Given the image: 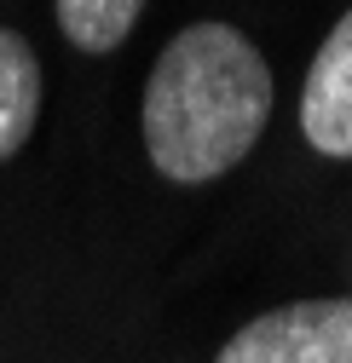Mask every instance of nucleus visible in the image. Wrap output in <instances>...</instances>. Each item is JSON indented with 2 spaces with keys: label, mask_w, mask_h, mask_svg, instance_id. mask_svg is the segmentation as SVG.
I'll return each instance as SVG.
<instances>
[{
  "label": "nucleus",
  "mask_w": 352,
  "mask_h": 363,
  "mask_svg": "<svg viewBox=\"0 0 352 363\" xmlns=\"http://www.w3.org/2000/svg\"><path fill=\"white\" fill-rule=\"evenodd\" d=\"M40 121V58L29 40L0 29V162H12Z\"/></svg>",
  "instance_id": "4"
},
{
  "label": "nucleus",
  "mask_w": 352,
  "mask_h": 363,
  "mask_svg": "<svg viewBox=\"0 0 352 363\" xmlns=\"http://www.w3.org/2000/svg\"><path fill=\"white\" fill-rule=\"evenodd\" d=\"M53 12H58V29L81 52H116L133 35L145 0H53Z\"/></svg>",
  "instance_id": "5"
},
{
  "label": "nucleus",
  "mask_w": 352,
  "mask_h": 363,
  "mask_svg": "<svg viewBox=\"0 0 352 363\" xmlns=\"http://www.w3.org/2000/svg\"><path fill=\"white\" fill-rule=\"evenodd\" d=\"M214 363H352V294L260 311L219 346Z\"/></svg>",
  "instance_id": "2"
},
{
  "label": "nucleus",
  "mask_w": 352,
  "mask_h": 363,
  "mask_svg": "<svg viewBox=\"0 0 352 363\" xmlns=\"http://www.w3.org/2000/svg\"><path fill=\"white\" fill-rule=\"evenodd\" d=\"M272 121V69L231 23H191L145 81V150L173 185L231 173Z\"/></svg>",
  "instance_id": "1"
},
{
  "label": "nucleus",
  "mask_w": 352,
  "mask_h": 363,
  "mask_svg": "<svg viewBox=\"0 0 352 363\" xmlns=\"http://www.w3.org/2000/svg\"><path fill=\"white\" fill-rule=\"evenodd\" d=\"M300 133L318 156L352 162V12L324 35L300 86Z\"/></svg>",
  "instance_id": "3"
}]
</instances>
